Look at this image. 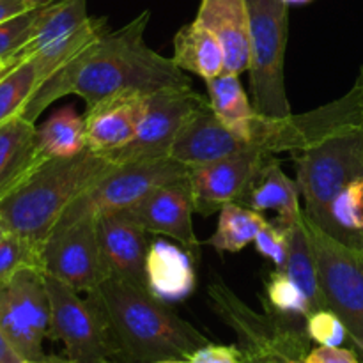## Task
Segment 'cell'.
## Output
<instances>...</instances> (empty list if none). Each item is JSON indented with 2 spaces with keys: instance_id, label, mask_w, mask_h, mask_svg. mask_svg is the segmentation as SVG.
Here are the masks:
<instances>
[{
  "instance_id": "cell-1",
  "label": "cell",
  "mask_w": 363,
  "mask_h": 363,
  "mask_svg": "<svg viewBox=\"0 0 363 363\" xmlns=\"http://www.w3.org/2000/svg\"><path fill=\"white\" fill-rule=\"evenodd\" d=\"M151 13L144 11L117 30H105L64 67L43 82L21 112L30 123L57 99L74 94L94 106L123 94L151 96L163 89L191 87L190 78L144 39Z\"/></svg>"
},
{
  "instance_id": "cell-2",
  "label": "cell",
  "mask_w": 363,
  "mask_h": 363,
  "mask_svg": "<svg viewBox=\"0 0 363 363\" xmlns=\"http://www.w3.org/2000/svg\"><path fill=\"white\" fill-rule=\"evenodd\" d=\"M94 294L121 351L138 363L188 358L208 339L144 287L113 279L89 291Z\"/></svg>"
},
{
  "instance_id": "cell-3",
  "label": "cell",
  "mask_w": 363,
  "mask_h": 363,
  "mask_svg": "<svg viewBox=\"0 0 363 363\" xmlns=\"http://www.w3.org/2000/svg\"><path fill=\"white\" fill-rule=\"evenodd\" d=\"M113 167L116 163L91 149L69 158L46 160L0 201V218L9 233L43 250L50 233L71 202Z\"/></svg>"
},
{
  "instance_id": "cell-4",
  "label": "cell",
  "mask_w": 363,
  "mask_h": 363,
  "mask_svg": "<svg viewBox=\"0 0 363 363\" xmlns=\"http://www.w3.org/2000/svg\"><path fill=\"white\" fill-rule=\"evenodd\" d=\"M293 155L305 215L332 234L333 201L363 177V126L337 131Z\"/></svg>"
},
{
  "instance_id": "cell-5",
  "label": "cell",
  "mask_w": 363,
  "mask_h": 363,
  "mask_svg": "<svg viewBox=\"0 0 363 363\" xmlns=\"http://www.w3.org/2000/svg\"><path fill=\"white\" fill-rule=\"evenodd\" d=\"M250 14V92L254 110L266 119H286L293 113L286 92L289 4L284 0H247Z\"/></svg>"
},
{
  "instance_id": "cell-6",
  "label": "cell",
  "mask_w": 363,
  "mask_h": 363,
  "mask_svg": "<svg viewBox=\"0 0 363 363\" xmlns=\"http://www.w3.org/2000/svg\"><path fill=\"white\" fill-rule=\"evenodd\" d=\"M305 227L318 262L326 308L339 315L347 337L363 353V250L333 238L307 215Z\"/></svg>"
},
{
  "instance_id": "cell-7",
  "label": "cell",
  "mask_w": 363,
  "mask_h": 363,
  "mask_svg": "<svg viewBox=\"0 0 363 363\" xmlns=\"http://www.w3.org/2000/svg\"><path fill=\"white\" fill-rule=\"evenodd\" d=\"M188 174L190 170L172 158L116 165L91 188H87L77 201L71 202L52 230L66 229L84 218H99L110 213L124 211L142 201L155 188Z\"/></svg>"
},
{
  "instance_id": "cell-8",
  "label": "cell",
  "mask_w": 363,
  "mask_h": 363,
  "mask_svg": "<svg viewBox=\"0 0 363 363\" xmlns=\"http://www.w3.org/2000/svg\"><path fill=\"white\" fill-rule=\"evenodd\" d=\"M50 296V337L64 346L67 362L94 363L121 351L108 321L92 293L80 291L46 275Z\"/></svg>"
},
{
  "instance_id": "cell-9",
  "label": "cell",
  "mask_w": 363,
  "mask_h": 363,
  "mask_svg": "<svg viewBox=\"0 0 363 363\" xmlns=\"http://www.w3.org/2000/svg\"><path fill=\"white\" fill-rule=\"evenodd\" d=\"M0 328L23 360L53 363L43 347L50 337V296L45 272L25 268L0 284Z\"/></svg>"
},
{
  "instance_id": "cell-10",
  "label": "cell",
  "mask_w": 363,
  "mask_h": 363,
  "mask_svg": "<svg viewBox=\"0 0 363 363\" xmlns=\"http://www.w3.org/2000/svg\"><path fill=\"white\" fill-rule=\"evenodd\" d=\"M208 294L213 311L236 332L243 344L241 354L247 363L268 357H293L303 360L308 353L303 333L284 323L282 318L286 315L275 311L257 314L223 282H213Z\"/></svg>"
},
{
  "instance_id": "cell-11",
  "label": "cell",
  "mask_w": 363,
  "mask_h": 363,
  "mask_svg": "<svg viewBox=\"0 0 363 363\" xmlns=\"http://www.w3.org/2000/svg\"><path fill=\"white\" fill-rule=\"evenodd\" d=\"M43 272L80 293H89L108 280L96 218L52 230L43 245Z\"/></svg>"
},
{
  "instance_id": "cell-12",
  "label": "cell",
  "mask_w": 363,
  "mask_h": 363,
  "mask_svg": "<svg viewBox=\"0 0 363 363\" xmlns=\"http://www.w3.org/2000/svg\"><path fill=\"white\" fill-rule=\"evenodd\" d=\"M208 101V98L191 87L163 89L149 96L147 108L140 128L130 144L106 155L116 165L144 160L170 158V147L177 131L195 108Z\"/></svg>"
},
{
  "instance_id": "cell-13",
  "label": "cell",
  "mask_w": 363,
  "mask_h": 363,
  "mask_svg": "<svg viewBox=\"0 0 363 363\" xmlns=\"http://www.w3.org/2000/svg\"><path fill=\"white\" fill-rule=\"evenodd\" d=\"M119 213L147 233L174 238L197 257L201 243L194 230L195 201L188 176L155 188L137 204Z\"/></svg>"
},
{
  "instance_id": "cell-14",
  "label": "cell",
  "mask_w": 363,
  "mask_h": 363,
  "mask_svg": "<svg viewBox=\"0 0 363 363\" xmlns=\"http://www.w3.org/2000/svg\"><path fill=\"white\" fill-rule=\"evenodd\" d=\"M269 156L261 147H252L209 165L190 170L195 211L209 216L229 202H240L254 181L262 162Z\"/></svg>"
},
{
  "instance_id": "cell-15",
  "label": "cell",
  "mask_w": 363,
  "mask_h": 363,
  "mask_svg": "<svg viewBox=\"0 0 363 363\" xmlns=\"http://www.w3.org/2000/svg\"><path fill=\"white\" fill-rule=\"evenodd\" d=\"M252 147L259 145L230 131L215 116L208 99L186 117L174 138L169 156L188 170H194Z\"/></svg>"
},
{
  "instance_id": "cell-16",
  "label": "cell",
  "mask_w": 363,
  "mask_h": 363,
  "mask_svg": "<svg viewBox=\"0 0 363 363\" xmlns=\"http://www.w3.org/2000/svg\"><path fill=\"white\" fill-rule=\"evenodd\" d=\"M98 238L110 277L131 286L147 289L145 261L149 241L147 230L142 229L121 213H110L96 218Z\"/></svg>"
},
{
  "instance_id": "cell-17",
  "label": "cell",
  "mask_w": 363,
  "mask_h": 363,
  "mask_svg": "<svg viewBox=\"0 0 363 363\" xmlns=\"http://www.w3.org/2000/svg\"><path fill=\"white\" fill-rule=\"evenodd\" d=\"M149 96L123 94L103 99L84 113L87 149L110 155L130 144L140 128Z\"/></svg>"
},
{
  "instance_id": "cell-18",
  "label": "cell",
  "mask_w": 363,
  "mask_h": 363,
  "mask_svg": "<svg viewBox=\"0 0 363 363\" xmlns=\"http://www.w3.org/2000/svg\"><path fill=\"white\" fill-rule=\"evenodd\" d=\"M220 43L225 71L241 74L250 64V14L247 0H202L195 16Z\"/></svg>"
},
{
  "instance_id": "cell-19",
  "label": "cell",
  "mask_w": 363,
  "mask_h": 363,
  "mask_svg": "<svg viewBox=\"0 0 363 363\" xmlns=\"http://www.w3.org/2000/svg\"><path fill=\"white\" fill-rule=\"evenodd\" d=\"M273 156L275 155L266 156L252 184L241 197L240 204L257 213L275 211L277 220L273 223L287 230L303 215L300 209L301 194L296 181L291 179L280 169L279 162Z\"/></svg>"
},
{
  "instance_id": "cell-20",
  "label": "cell",
  "mask_w": 363,
  "mask_h": 363,
  "mask_svg": "<svg viewBox=\"0 0 363 363\" xmlns=\"http://www.w3.org/2000/svg\"><path fill=\"white\" fill-rule=\"evenodd\" d=\"M145 275L149 293L165 303L188 298L194 293L197 282L194 255L167 241H155L149 245Z\"/></svg>"
},
{
  "instance_id": "cell-21",
  "label": "cell",
  "mask_w": 363,
  "mask_h": 363,
  "mask_svg": "<svg viewBox=\"0 0 363 363\" xmlns=\"http://www.w3.org/2000/svg\"><path fill=\"white\" fill-rule=\"evenodd\" d=\"M43 163L38 128L16 116L0 126V201Z\"/></svg>"
},
{
  "instance_id": "cell-22",
  "label": "cell",
  "mask_w": 363,
  "mask_h": 363,
  "mask_svg": "<svg viewBox=\"0 0 363 363\" xmlns=\"http://www.w3.org/2000/svg\"><path fill=\"white\" fill-rule=\"evenodd\" d=\"M208 99L215 116L243 140L254 142V130L257 113L241 85L240 74L223 71L218 77L206 82ZM257 145V144H255Z\"/></svg>"
},
{
  "instance_id": "cell-23",
  "label": "cell",
  "mask_w": 363,
  "mask_h": 363,
  "mask_svg": "<svg viewBox=\"0 0 363 363\" xmlns=\"http://www.w3.org/2000/svg\"><path fill=\"white\" fill-rule=\"evenodd\" d=\"M174 64L208 82L225 71L223 50L215 35L197 21L184 25L174 38Z\"/></svg>"
},
{
  "instance_id": "cell-24",
  "label": "cell",
  "mask_w": 363,
  "mask_h": 363,
  "mask_svg": "<svg viewBox=\"0 0 363 363\" xmlns=\"http://www.w3.org/2000/svg\"><path fill=\"white\" fill-rule=\"evenodd\" d=\"M287 241H289L287 261L280 272L286 273L293 282L301 287V291L311 300L314 311L326 308L325 296H323L321 286H319L318 262H315L311 238H308L307 227H305V213L293 227L287 229Z\"/></svg>"
},
{
  "instance_id": "cell-25",
  "label": "cell",
  "mask_w": 363,
  "mask_h": 363,
  "mask_svg": "<svg viewBox=\"0 0 363 363\" xmlns=\"http://www.w3.org/2000/svg\"><path fill=\"white\" fill-rule=\"evenodd\" d=\"M38 145L43 162L69 158L87 149L84 116H78L71 106L55 112L38 128Z\"/></svg>"
},
{
  "instance_id": "cell-26",
  "label": "cell",
  "mask_w": 363,
  "mask_h": 363,
  "mask_svg": "<svg viewBox=\"0 0 363 363\" xmlns=\"http://www.w3.org/2000/svg\"><path fill=\"white\" fill-rule=\"evenodd\" d=\"M266 223L268 220L261 213L240 202H229L220 209L218 225L208 243L220 254H225V252L236 254L243 250L247 245L254 243L259 230Z\"/></svg>"
},
{
  "instance_id": "cell-27",
  "label": "cell",
  "mask_w": 363,
  "mask_h": 363,
  "mask_svg": "<svg viewBox=\"0 0 363 363\" xmlns=\"http://www.w3.org/2000/svg\"><path fill=\"white\" fill-rule=\"evenodd\" d=\"M39 85L41 80L34 60H23L14 67H7L4 60V67L0 69V126L13 117L21 116Z\"/></svg>"
},
{
  "instance_id": "cell-28",
  "label": "cell",
  "mask_w": 363,
  "mask_h": 363,
  "mask_svg": "<svg viewBox=\"0 0 363 363\" xmlns=\"http://www.w3.org/2000/svg\"><path fill=\"white\" fill-rule=\"evenodd\" d=\"M332 236L353 245L354 234L363 230V177L347 184L332 204Z\"/></svg>"
},
{
  "instance_id": "cell-29",
  "label": "cell",
  "mask_w": 363,
  "mask_h": 363,
  "mask_svg": "<svg viewBox=\"0 0 363 363\" xmlns=\"http://www.w3.org/2000/svg\"><path fill=\"white\" fill-rule=\"evenodd\" d=\"M266 298H268L269 308L282 315L307 318L314 312L307 294L280 269L269 273V279L266 282Z\"/></svg>"
},
{
  "instance_id": "cell-30",
  "label": "cell",
  "mask_w": 363,
  "mask_h": 363,
  "mask_svg": "<svg viewBox=\"0 0 363 363\" xmlns=\"http://www.w3.org/2000/svg\"><path fill=\"white\" fill-rule=\"evenodd\" d=\"M25 268L43 272V250L18 234L9 233L0 241V284L11 280Z\"/></svg>"
},
{
  "instance_id": "cell-31",
  "label": "cell",
  "mask_w": 363,
  "mask_h": 363,
  "mask_svg": "<svg viewBox=\"0 0 363 363\" xmlns=\"http://www.w3.org/2000/svg\"><path fill=\"white\" fill-rule=\"evenodd\" d=\"M45 7H34L0 23V60L13 57L32 38Z\"/></svg>"
},
{
  "instance_id": "cell-32",
  "label": "cell",
  "mask_w": 363,
  "mask_h": 363,
  "mask_svg": "<svg viewBox=\"0 0 363 363\" xmlns=\"http://www.w3.org/2000/svg\"><path fill=\"white\" fill-rule=\"evenodd\" d=\"M305 333L319 346L339 347L347 337V330L339 315L330 308H319L307 315Z\"/></svg>"
},
{
  "instance_id": "cell-33",
  "label": "cell",
  "mask_w": 363,
  "mask_h": 363,
  "mask_svg": "<svg viewBox=\"0 0 363 363\" xmlns=\"http://www.w3.org/2000/svg\"><path fill=\"white\" fill-rule=\"evenodd\" d=\"M255 248L262 257L273 262L275 269H282L287 261V252H289V241H287V230L280 229L275 223H266L259 230L257 238L254 240Z\"/></svg>"
},
{
  "instance_id": "cell-34",
  "label": "cell",
  "mask_w": 363,
  "mask_h": 363,
  "mask_svg": "<svg viewBox=\"0 0 363 363\" xmlns=\"http://www.w3.org/2000/svg\"><path fill=\"white\" fill-rule=\"evenodd\" d=\"M191 363H247L240 350L234 346L206 344L188 357Z\"/></svg>"
},
{
  "instance_id": "cell-35",
  "label": "cell",
  "mask_w": 363,
  "mask_h": 363,
  "mask_svg": "<svg viewBox=\"0 0 363 363\" xmlns=\"http://www.w3.org/2000/svg\"><path fill=\"white\" fill-rule=\"evenodd\" d=\"M303 363H360L357 354L344 347L318 346L305 354Z\"/></svg>"
},
{
  "instance_id": "cell-36",
  "label": "cell",
  "mask_w": 363,
  "mask_h": 363,
  "mask_svg": "<svg viewBox=\"0 0 363 363\" xmlns=\"http://www.w3.org/2000/svg\"><path fill=\"white\" fill-rule=\"evenodd\" d=\"M30 7L23 2V0H0V23L11 20V18L18 16V14L25 13Z\"/></svg>"
},
{
  "instance_id": "cell-37",
  "label": "cell",
  "mask_w": 363,
  "mask_h": 363,
  "mask_svg": "<svg viewBox=\"0 0 363 363\" xmlns=\"http://www.w3.org/2000/svg\"><path fill=\"white\" fill-rule=\"evenodd\" d=\"M23 358L18 354V351L14 350L13 344L9 342V339L6 337V333L0 328V363H21Z\"/></svg>"
},
{
  "instance_id": "cell-38",
  "label": "cell",
  "mask_w": 363,
  "mask_h": 363,
  "mask_svg": "<svg viewBox=\"0 0 363 363\" xmlns=\"http://www.w3.org/2000/svg\"><path fill=\"white\" fill-rule=\"evenodd\" d=\"M248 363H303L301 358L293 357H268V358H259V360L248 362Z\"/></svg>"
},
{
  "instance_id": "cell-39",
  "label": "cell",
  "mask_w": 363,
  "mask_h": 363,
  "mask_svg": "<svg viewBox=\"0 0 363 363\" xmlns=\"http://www.w3.org/2000/svg\"><path fill=\"white\" fill-rule=\"evenodd\" d=\"M25 4H27L30 9H34V7H41V6H46V4L53 2V0H23Z\"/></svg>"
},
{
  "instance_id": "cell-40",
  "label": "cell",
  "mask_w": 363,
  "mask_h": 363,
  "mask_svg": "<svg viewBox=\"0 0 363 363\" xmlns=\"http://www.w3.org/2000/svg\"><path fill=\"white\" fill-rule=\"evenodd\" d=\"M151 363H191L188 358H165V360H156Z\"/></svg>"
},
{
  "instance_id": "cell-41",
  "label": "cell",
  "mask_w": 363,
  "mask_h": 363,
  "mask_svg": "<svg viewBox=\"0 0 363 363\" xmlns=\"http://www.w3.org/2000/svg\"><path fill=\"white\" fill-rule=\"evenodd\" d=\"M351 247H357V248H360V250H363V230L354 234V240H353V245H351Z\"/></svg>"
},
{
  "instance_id": "cell-42",
  "label": "cell",
  "mask_w": 363,
  "mask_h": 363,
  "mask_svg": "<svg viewBox=\"0 0 363 363\" xmlns=\"http://www.w3.org/2000/svg\"><path fill=\"white\" fill-rule=\"evenodd\" d=\"M7 234H9V229H7L6 223H4L2 218H0V241H2Z\"/></svg>"
},
{
  "instance_id": "cell-43",
  "label": "cell",
  "mask_w": 363,
  "mask_h": 363,
  "mask_svg": "<svg viewBox=\"0 0 363 363\" xmlns=\"http://www.w3.org/2000/svg\"><path fill=\"white\" fill-rule=\"evenodd\" d=\"M284 2H287V4H307V2H311V0H284Z\"/></svg>"
},
{
  "instance_id": "cell-44",
  "label": "cell",
  "mask_w": 363,
  "mask_h": 363,
  "mask_svg": "<svg viewBox=\"0 0 363 363\" xmlns=\"http://www.w3.org/2000/svg\"><path fill=\"white\" fill-rule=\"evenodd\" d=\"M60 363H73V362H60ZM94 363H106V362H94Z\"/></svg>"
},
{
  "instance_id": "cell-45",
  "label": "cell",
  "mask_w": 363,
  "mask_h": 363,
  "mask_svg": "<svg viewBox=\"0 0 363 363\" xmlns=\"http://www.w3.org/2000/svg\"><path fill=\"white\" fill-rule=\"evenodd\" d=\"M21 363H38V362H30V360H23Z\"/></svg>"
},
{
  "instance_id": "cell-46",
  "label": "cell",
  "mask_w": 363,
  "mask_h": 363,
  "mask_svg": "<svg viewBox=\"0 0 363 363\" xmlns=\"http://www.w3.org/2000/svg\"><path fill=\"white\" fill-rule=\"evenodd\" d=\"M4 67V60H0V69H2Z\"/></svg>"
},
{
  "instance_id": "cell-47",
  "label": "cell",
  "mask_w": 363,
  "mask_h": 363,
  "mask_svg": "<svg viewBox=\"0 0 363 363\" xmlns=\"http://www.w3.org/2000/svg\"><path fill=\"white\" fill-rule=\"evenodd\" d=\"M360 74H362V77H363V69H362V71H360Z\"/></svg>"
},
{
  "instance_id": "cell-48",
  "label": "cell",
  "mask_w": 363,
  "mask_h": 363,
  "mask_svg": "<svg viewBox=\"0 0 363 363\" xmlns=\"http://www.w3.org/2000/svg\"><path fill=\"white\" fill-rule=\"evenodd\" d=\"M362 69H363V67H362Z\"/></svg>"
}]
</instances>
